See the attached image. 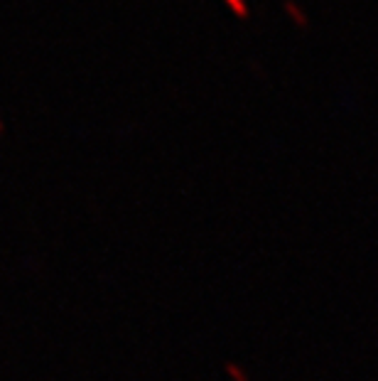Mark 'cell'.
Masks as SVG:
<instances>
[{
  "label": "cell",
  "mask_w": 378,
  "mask_h": 381,
  "mask_svg": "<svg viewBox=\"0 0 378 381\" xmlns=\"http://www.w3.org/2000/svg\"><path fill=\"white\" fill-rule=\"evenodd\" d=\"M0 130H3V118H0Z\"/></svg>",
  "instance_id": "3"
},
{
  "label": "cell",
  "mask_w": 378,
  "mask_h": 381,
  "mask_svg": "<svg viewBox=\"0 0 378 381\" xmlns=\"http://www.w3.org/2000/svg\"><path fill=\"white\" fill-rule=\"evenodd\" d=\"M283 10L287 12V15H290V20L292 23L297 25V27H307V12L303 10V8L297 5L295 0H285V3H283Z\"/></svg>",
  "instance_id": "1"
},
{
  "label": "cell",
  "mask_w": 378,
  "mask_h": 381,
  "mask_svg": "<svg viewBox=\"0 0 378 381\" xmlns=\"http://www.w3.org/2000/svg\"><path fill=\"white\" fill-rule=\"evenodd\" d=\"M224 3H226L239 18H248V3H246V0H224Z\"/></svg>",
  "instance_id": "2"
}]
</instances>
